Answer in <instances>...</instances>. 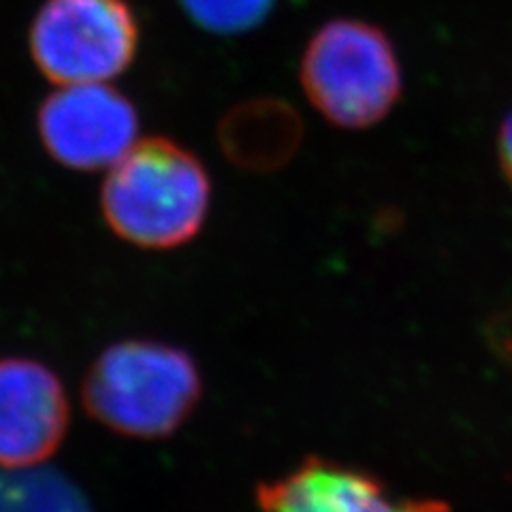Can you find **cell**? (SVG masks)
<instances>
[{
  "mask_svg": "<svg viewBox=\"0 0 512 512\" xmlns=\"http://www.w3.org/2000/svg\"><path fill=\"white\" fill-rule=\"evenodd\" d=\"M210 199L212 182L201 160L171 139L148 137L105 171L101 212L124 242L173 250L199 235Z\"/></svg>",
  "mask_w": 512,
  "mask_h": 512,
  "instance_id": "6da1fadb",
  "label": "cell"
},
{
  "mask_svg": "<svg viewBox=\"0 0 512 512\" xmlns=\"http://www.w3.org/2000/svg\"><path fill=\"white\" fill-rule=\"evenodd\" d=\"M201 395V372L190 352L158 340L109 344L82 382V406L94 423L143 442L173 436Z\"/></svg>",
  "mask_w": 512,
  "mask_h": 512,
  "instance_id": "7a4b0ae2",
  "label": "cell"
},
{
  "mask_svg": "<svg viewBox=\"0 0 512 512\" xmlns=\"http://www.w3.org/2000/svg\"><path fill=\"white\" fill-rule=\"evenodd\" d=\"M301 86L320 116L367 128L389 116L402 94V67L389 37L361 20L320 28L301 60Z\"/></svg>",
  "mask_w": 512,
  "mask_h": 512,
  "instance_id": "3957f363",
  "label": "cell"
},
{
  "mask_svg": "<svg viewBox=\"0 0 512 512\" xmlns=\"http://www.w3.org/2000/svg\"><path fill=\"white\" fill-rule=\"evenodd\" d=\"M139 50L126 0H45L28 30V52L52 86L111 84Z\"/></svg>",
  "mask_w": 512,
  "mask_h": 512,
  "instance_id": "277c9868",
  "label": "cell"
},
{
  "mask_svg": "<svg viewBox=\"0 0 512 512\" xmlns=\"http://www.w3.org/2000/svg\"><path fill=\"white\" fill-rule=\"evenodd\" d=\"M37 133L64 169L107 171L139 141V116L111 84L54 86L37 111Z\"/></svg>",
  "mask_w": 512,
  "mask_h": 512,
  "instance_id": "5b68a950",
  "label": "cell"
},
{
  "mask_svg": "<svg viewBox=\"0 0 512 512\" xmlns=\"http://www.w3.org/2000/svg\"><path fill=\"white\" fill-rule=\"evenodd\" d=\"M71 402L60 376L32 357L0 359V470L43 468L67 438Z\"/></svg>",
  "mask_w": 512,
  "mask_h": 512,
  "instance_id": "8992f818",
  "label": "cell"
},
{
  "mask_svg": "<svg viewBox=\"0 0 512 512\" xmlns=\"http://www.w3.org/2000/svg\"><path fill=\"white\" fill-rule=\"evenodd\" d=\"M256 504L261 512H451L440 500L397 498L376 476L325 457L261 483Z\"/></svg>",
  "mask_w": 512,
  "mask_h": 512,
  "instance_id": "52a82bcc",
  "label": "cell"
},
{
  "mask_svg": "<svg viewBox=\"0 0 512 512\" xmlns=\"http://www.w3.org/2000/svg\"><path fill=\"white\" fill-rule=\"evenodd\" d=\"M0 512H90L71 480L45 468L0 470Z\"/></svg>",
  "mask_w": 512,
  "mask_h": 512,
  "instance_id": "ba28073f",
  "label": "cell"
},
{
  "mask_svg": "<svg viewBox=\"0 0 512 512\" xmlns=\"http://www.w3.org/2000/svg\"><path fill=\"white\" fill-rule=\"evenodd\" d=\"M199 26L218 35H237L254 28L274 7V0H182Z\"/></svg>",
  "mask_w": 512,
  "mask_h": 512,
  "instance_id": "9c48e42d",
  "label": "cell"
},
{
  "mask_svg": "<svg viewBox=\"0 0 512 512\" xmlns=\"http://www.w3.org/2000/svg\"><path fill=\"white\" fill-rule=\"evenodd\" d=\"M485 335L495 357L512 370V308L493 316L485 329Z\"/></svg>",
  "mask_w": 512,
  "mask_h": 512,
  "instance_id": "30bf717a",
  "label": "cell"
},
{
  "mask_svg": "<svg viewBox=\"0 0 512 512\" xmlns=\"http://www.w3.org/2000/svg\"><path fill=\"white\" fill-rule=\"evenodd\" d=\"M498 154H500V165L504 169V175L512 184V114L504 120L498 137Z\"/></svg>",
  "mask_w": 512,
  "mask_h": 512,
  "instance_id": "8fae6325",
  "label": "cell"
}]
</instances>
